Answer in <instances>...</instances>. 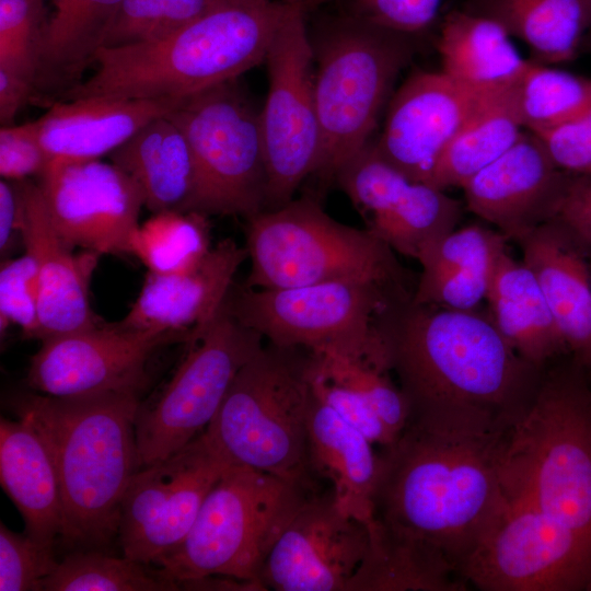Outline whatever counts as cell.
Listing matches in <instances>:
<instances>
[{
	"mask_svg": "<svg viewBox=\"0 0 591 591\" xmlns=\"http://www.w3.org/2000/svg\"><path fill=\"white\" fill-rule=\"evenodd\" d=\"M412 297L390 301L374 322L382 360L408 402V424L459 434L512 431L545 367L521 358L488 311L419 304Z\"/></svg>",
	"mask_w": 591,
	"mask_h": 591,
	"instance_id": "6da1fadb",
	"label": "cell"
},
{
	"mask_svg": "<svg viewBox=\"0 0 591 591\" xmlns=\"http://www.w3.org/2000/svg\"><path fill=\"white\" fill-rule=\"evenodd\" d=\"M510 433L459 434L407 424L379 454L376 525L442 555L460 576L509 505L503 460Z\"/></svg>",
	"mask_w": 591,
	"mask_h": 591,
	"instance_id": "7a4b0ae2",
	"label": "cell"
},
{
	"mask_svg": "<svg viewBox=\"0 0 591 591\" xmlns=\"http://www.w3.org/2000/svg\"><path fill=\"white\" fill-rule=\"evenodd\" d=\"M286 8V0H220L164 37L101 47L94 74L62 100L184 99L236 80L265 61Z\"/></svg>",
	"mask_w": 591,
	"mask_h": 591,
	"instance_id": "3957f363",
	"label": "cell"
},
{
	"mask_svg": "<svg viewBox=\"0 0 591 591\" xmlns=\"http://www.w3.org/2000/svg\"><path fill=\"white\" fill-rule=\"evenodd\" d=\"M139 393L58 397L26 394L13 403L47 443L59 478L67 543L107 545L118 533L121 498L138 470Z\"/></svg>",
	"mask_w": 591,
	"mask_h": 591,
	"instance_id": "277c9868",
	"label": "cell"
},
{
	"mask_svg": "<svg viewBox=\"0 0 591 591\" xmlns=\"http://www.w3.org/2000/svg\"><path fill=\"white\" fill-rule=\"evenodd\" d=\"M509 496L534 503L591 547V376L569 355L548 363L503 460Z\"/></svg>",
	"mask_w": 591,
	"mask_h": 591,
	"instance_id": "5b68a950",
	"label": "cell"
},
{
	"mask_svg": "<svg viewBox=\"0 0 591 591\" xmlns=\"http://www.w3.org/2000/svg\"><path fill=\"white\" fill-rule=\"evenodd\" d=\"M414 37L346 13L320 21L310 33L321 138L314 175L321 182L334 181L372 140L393 85L415 54Z\"/></svg>",
	"mask_w": 591,
	"mask_h": 591,
	"instance_id": "8992f818",
	"label": "cell"
},
{
	"mask_svg": "<svg viewBox=\"0 0 591 591\" xmlns=\"http://www.w3.org/2000/svg\"><path fill=\"white\" fill-rule=\"evenodd\" d=\"M251 269L245 286L277 289L360 281L414 294L417 280L367 228L344 224L311 197L291 199L246 219Z\"/></svg>",
	"mask_w": 591,
	"mask_h": 591,
	"instance_id": "52a82bcc",
	"label": "cell"
},
{
	"mask_svg": "<svg viewBox=\"0 0 591 591\" xmlns=\"http://www.w3.org/2000/svg\"><path fill=\"white\" fill-rule=\"evenodd\" d=\"M312 352L262 346L239 370L204 431L231 465L305 484Z\"/></svg>",
	"mask_w": 591,
	"mask_h": 591,
	"instance_id": "ba28073f",
	"label": "cell"
},
{
	"mask_svg": "<svg viewBox=\"0 0 591 591\" xmlns=\"http://www.w3.org/2000/svg\"><path fill=\"white\" fill-rule=\"evenodd\" d=\"M306 498L305 484L231 465L207 495L185 538L157 567L178 586L208 576L260 583L268 553Z\"/></svg>",
	"mask_w": 591,
	"mask_h": 591,
	"instance_id": "9c48e42d",
	"label": "cell"
},
{
	"mask_svg": "<svg viewBox=\"0 0 591 591\" xmlns=\"http://www.w3.org/2000/svg\"><path fill=\"white\" fill-rule=\"evenodd\" d=\"M236 81L184 97L167 113L184 132L194 158L192 212L247 219L266 209L260 109Z\"/></svg>",
	"mask_w": 591,
	"mask_h": 591,
	"instance_id": "30bf717a",
	"label": "cell"
},
{
	"mask_svg": "<svg viewBox=\"0 0 591 591\" xmlns=\"http://www.w3.org/2000/svg\"><path fill=\"white\" fill-rule=\"evenodd\" d=\"M403 297L410 296L360 281L277 289L233 285L224 306L275 346L369 359L375 349L376 315Z\"/></svg>",
	"mask_w": 591,
	"mask_h": 591,
	"instance_id": "8fae6325",
	"label": "cell"
},
{
	"mask_svg": "<svg viewBox=\"0 0 591 591\" xmlns=\"http://www.w3.org/2000/svg\"><path fill=\"white\" fill-rule=\"evenodd\" d=\"M185 344L169 382L139 404L138 470L164 460L207 429L239 370L263 346V337L223 304L208 328Z\"/></svg>",
	"mask_w": 591,
	"mask_h": 591,
	"instance_id": "7c38bea8",
	"label": "cell"
},
{
	"mask_svg": "<svg viewBox=\"0 0 591 591\" xmlns=\"http://www.w3.org/2000/svg\"><path fill=\"white\" fill-rule=\"evenodd\" d=\"M286 2L265 59L269 81L260 109L267 172L265 210L293 199L302 182L314 175L321 148L308 11L302 0Z\"/></svg>",
	"mask_w": 591,
	"mask_h": 591,
	"instance_id": "4fadbf2b",
	"label": "cell"
},
{
	"mask_svg": "<svg viewBox=\"0 0 591 591\" xmlns=\"http://www.w3.org/2000/svg\"><path fill=\"white\" fill-rule=\"evenodd\" d=\"M508 497L462 580L483 591H591V547L528 499Z\"/></svg>",
	"mask_w": 591,
	"mask_h": 591,
	"instance_id": "5bb4252c",
	"label": "cell"
},
{
	"mask_svg": "<svg viewBox=\"0 0 591 591\" xmlns=\"http://www.w3.org/2000/svg\"><path fill=\"white\" fill-rule=\"evenodd\" d=\"M230 466L202 432L164 460L137 470L119 507L123 555L157 566L185 538Z\"/></svg>",
	"mask_w": 591,
	"mask_h": 591,
	"instance_id": "9a60e30c",
	"label": "cell"
},
{
	"mask_svg": "<svg viewBox=\"0 0 591 591\" xmlns=\"http://www.w3.org/2000/svg\"><path fill=\"white\" fill-rule=\"evenodd\" d=\"M334 181L374 235L396 254L418 259L457 228L461 201L443 189L412 181L378 153L374 140L350 157Z\"/></svg>",
	"mask_w": 591,
	"mask_h": 591,
	"instance_id": "2e32d148",
	"label": "cell"
},
{
	"mask_svg": "<svg viewBox=\"0 0 591 591\" xmlns=\"http://www.w3.org/2000/svg\"><path fill=\"white\" fill-rule=\"evenodd\" d=\"M49 217L72 248L130 254L143 197L139 186L114 163L53 160L37 177Z\"/></svg>",
	"mask_w": 591,
	"mask_h": 591,
	"instance_id": "e0dca14e",
	"label": "cell"
},
{
	"mask_svg": "<svg viewBox=\"0 0 591 591\" xmlns=\"http://www.w3.org/2000/svg\"><path fill=\"white\" fill-rule=\"evenodd\" d=\"M173 340L179 338L118 323L51 336L32 357L27 383L37 393L58 397L139 393L151 355Z\"/></svg>",
	"mask_w": 591,
	"mask_h": 591,
	"instance_id": "ac0fdd59",
	"label": "cell"
},
{
	"mask_svg": "<svg viewBox=\"0 0 591 591\" xmlns=\"http://www.w3.org/2000/svg\"><path fill=\"white\" fill-rule=\"evenodd\" d=\"M369 531L329 497L306 498L268 553L259 581L275 591H346L369 549Z\"/></svg>",
	"mask_w": 591,
	"mask_h": 591,
	"instance_id": "d6986e66",
	"label": "cell"
},
{
	"mask_svg": "<svg viewBox=\"0 0 591 591\" xmlns=\"http://www.w3.org/2000/svg\"><path fill=\"white\" fill-rule=\"evenodd\" d=\"M487 93L442 71L414 73L391 99L383 131L374 140L378 153L409 179L428 184L438 160Z\"/></svg>",
	"mask_w": 591,
	"mask_h": 591,
	"instance_id": "ffe728a7",
	"label": "cell"
},
{
	"mask_svg": "<svg viewBox=\"0 0 591 591\" xmlns=\"http://www.w3.org/2000/svg\"><path fill=\"white\" fill-rule=\"evenodd\" d=\"M567 178L541 139L526 130L461 188L471 212L517 242L555 217Z\"/></svg>",
	"mask_w": 591,
	"mask_h": 591,
	"instance_id": "44dd1931",
	"label": "cell"
},
{
	"mask_svg": "<svg viewBox=\"0 0 591 591\" xmlns=\"http://www.w3.org/2000/svg\"><path fill=\"white\" fill-rule=\"evenodd\" d=\"M246 258L245 247L225 239L188 270L148 271L136 301L118 324L171 334L185 343L198 338L224 304L233 277Z\"/></svg>",
	"mask_w": 591,
	"mask_h": 591,
	"instance_id": "7402d4cb",
	"label": "cell"
},
{
	"mask_svg": "<svg viewBox=\"0 0 591 591\" xmlns=\"http://www.w3.org/2000/svg\"><path fill=\"white\" fill-rule=\"evenodd\" d=\"M24 225L22 243L37 266L39 294V340L97 326L89 287L97 253L74 254L58 234L36 183L19 181Z\"/></svg>",
	"mask_w": 591,
	"mask_h": 591,
	"instance_id": "603a6c76",
	"label": "cell"
},
{
	"mask_svg": "<svg viewBox=\"0 0 591 591\" xmlns=\"http://www.w3.org/2000/svg\"><path fill=\"white\" fill-rule=\"evenodd\" d=\"M568 355L591 375V245L553 218L517 241Z\"/></svg>",
	"mask_w": 591,
	"mask_h": 591,
	"instance_id": "cb8c5ba5",
	"label": "cell"
},
{
	"mask_svg": "<svg viewBox=\"0 0 591 591\" xmlns=\"http://www.w3.org/2000/svg\"><path fill=\"white\" fill-rule=\"evenodd\" d=\"M182 100L107 95L60 100L33 125L51 161L100 159Z\"/></svg>",
	"mask_w": 591,
	"mask_h": 591,
	"instance_id": "d4e9b609",
	"label": "cell"
},
{
	"mask_svg": "<svg viewBox=\"0 0 591 591\" xmlns=\"http://www.w3.org/2000/svg\"><path fill=\"white\" fill-rule=\"evenodd\" d=\"M508 241L498 230L478 224L454 229L417 259L422 269L412 300L451 310H477L486 301Z\"/></svg>",
	"mask_w": 591,
	"mask_h": 591,
	"instance_id": "484cf974",
	"label": "cell"
},
{
	"mask_svg": "<svg viewBox=\"0 0 591 591\" xmlns=\"http://www.w3.org/2000/svg\"><path fill=\"white\" fill-rule=\"evenodd\" d=\"M373 445L313 393L308 416L309 466L329 479L337 508L368 530L375 521L380 476V455Z\"/></svg>",
	"mask_w": 591,
	"mask_h": 591,
	"instance_id": "4316f807",
	"label": "cell"
},
{
	"mask_svg": "<svg viewBox=\"0 0 591 591\" xmlns=\"http://www.w3.org/2000/svg\"><path fill=\"white\" fill-rule=\"evenodd\" d=\"M0 484L25 522V533L51 546L63 525L59 478L50 450L24 417L0 421Z\"/></svg>",
	"mask_w": 591,
	"mask_h": 591,
	"instance_id": "83f0119b",
	"label": "cell"
},
{
	"mask_svg": "<svg viewBox=\"0 0 591 591\" xmlns=\"http://www.w3.org/2000/svg\"><path fill=\"white\" fill-rule=\"evenodd\" d=\"M108 155L139 186L152 213L190 210L194 158L184 132L167 114L149 121Z\"/></svg>",
	"mask_w": 591,
	"mask_h": 591,
	"instance_id": "f1b7e54d",
	"label": "cell"
},
{
	"mask_svg": "<svg viewBox=\"0 0 591 591\" xmlns=\"http://www.w3.org/2000/svg\"><path fill=\"white\" fill-rule=\"evenodd\" d=\"M486 302L501 336L528 362L544 368L568 355L535 276L508 248L498 259Z\"/></svg>",
	"mask_w": 591,
	"mask_h": 591,
	"instance_id": "f546056e",
	"label": "cell"
},
{
	"mask_svg": "<svg viewBox=\"0 0 591 591\" xmlns=\"http://www.w3.org/2000/svg\"><path fill=\"white\" fill-rule=\"evenodd\" d=\"M509 33L495 20L453 10L444 18L438 38L442 72L482 92L510 89L529 60L522 58Z\"/></svg>",
	"mask_w": 591,
	"mask_h": 591,
	"instance_id": "4dcf8cb0",
	"label": "cell"
},
{
	"mask_svg": "<svg viewBox=\"0 0 591 591\" xmlns=\"http://www.w3.org/2000/svg\"><path fill=\"white\" fill-rule=\"evenodd\" d=\"M123 0H53L38 48L36 89L62 90L80 83L94 63ZM35 89V90H36Z\"/></svg>",
	"mask_w": 591,
	"mask_h": 591,
	"instance_id": "1f68e13d",
	"label": "cell"
},
{
	"mask_svg": "<svg viewBox=\"0 0 591 591\" xmlns=\"http://www.w3.org/2000/svg\"><path fill=\"white\" fill-rule=\"evenodd\" d=\"M466 9L498 22L544 65L572 60L591 27L590 0H472Z\"/></svg>",
	"mask_w": 591,
	"mask_h": 591,
	"instance_id": "d6a6232c",
	"label": "cell"
},
{
	"mask_svg": "<svg viewBox=\"0 0 591 591\" xmlns=\"http://www.w3.org/2000/svg\"><path fill=\"white\" fill-rule=\"evenodd\" d=\"M514 86L480 100L438 160L429 185L443 190L462 187L515 143L523 126Z\"/></svg>",
	"mask_w": 591,
	"mask_h": 591,
	"instance_id": "836d02e7",
	"label": "cell"
},
{
	"mask_svg": "<svg viewBox=\"0 0 591 591\" xmlns=\"http://www.w3.org/2000/svg\"><path fill=\"white\" fill-rule=\"evenodd\" d=\"M369 549L346 591H464L467 583L442 555L394 537L375 523Z\"/></svg>",
	"mask_w": 591,
	"mask_h": 591,
	"instance_id": "e575fe53",
	"label": "cell"
},
{
	"mask_svg": "<svg viewBox=\"0 0 591 591\" xmlns=\"http://www.w3.org/2000/svg\"><path fill=\"white\" fill-rule=\"evenodd\" d=\"M514 94L523 128L540 134L591 107V79L529 60Z\"/></svg>",
	"mask_w": 591,
	"mask_h": 591,
	"instance_id": "d590c367",
	"label": "cell"
},
{
	"mask_svg": "<svg viewBox=\"0 0 591 591\" xmlns=\"http://www.w3.org/2000/svg\"><path fill=\"white\" fill-rule=\"evenodd\" d=\"M99 551L73 552L58 561L43 591H176L161 568Z\"/></svg>",
	"mask_w": 591,
	"mask_h": 591,
	"instance_id": "8d00e7d4",
	"label": "cell"
},
{
	"mask_svg": "<svg viewBox=\"0 0 591 591\" xmlns=\"http://www.w3.org/2000/svg\"><path fill=\"white\" fill-rule=\"evenodd\" d=\"M204 215L162 211L139 225L131 241L135 254L157 274H176L197 265L211 248Z\"/></svg>",
	"mask_w": 591,
	"mask_h": 591,
	"instance_id": "74e56055",
	"label": "cell"
},
{
	"mask_svg": "<svg viewBox=\"0 0 591 591\" xmlns=\"http://www.w3.org/2000/svg\"><path fill=\"white\" fill-rule=\"evenodd\" d=\"M312 355L318 372L358 395L396 438L401 436L408 424L410 409L399 386L391 381L387 370L367 358L337 352Z\"/></svg>",
	"mask_w": 591,
	"mask_h": 591,
	"instance_id": "f35d334b",
	"label": "cell"
},
{
	"mask_svg": "<svg viewBox=\"0 0 591 591\" xmlns=\"http://www.w3.org/2000/svg\"><path fill=\"white\" fill-rule=\"evenodd\" d=\"M220 0H123L102 47L150 42L198 18Z\"/></svg>",
	"mask_w": 591,
	"mask_h": 591,
	"instance_id": "ab89813d",
	"label": "cell"
},
{
	"mask_svg": "<svg viewBox=\"0 0 591 591\" xmlns=\"http://www.w3.org/2000/svg\"><path fill=\"white\" fill-rule=\"evenodd\" d=\"M46 0H0V66L37 77ZM36 89V88H35Z\"/></svg>",
	"mask_w": 591,
	"mask_h": 591,
	"instance_id": "60d3db41",
	"label": "cell"
},
{
	"mask_svg": "<svg viewBox=\"0 0 591 591\" xmlns=\"http://www.w3.org/2000/svg\"><path fill=\"white\" fill-rule=\"evenodd\" d=\"M20 327L26 338L39 339L37 266L31 254L2 262L0 269V327Z\"/></svg>",
	"mask_w": 591,
	"mask_h": 591,
	"instance_id": "b9f144b4",
	"label": "cell"
},
{
	"mask_svg": "<svg viewBox=\"0 0 591 591\" xmlns=\"http://www.w3.org/2000/svg\"><path fill=\"white\" fill-rule=\"evenodd\" d=\"M58 565L53 547L0 524V591H43Z\"/></svg>",
	"mask_w": 591,
	"mask_h": 591,
	"instance_id": "7bdbcfd3",
	"label": "cell"
},
{
	"mask_svg": "<svg viewBox=\"0 0 591 591\" xmlns=\"http://www.w3.org/2000/svg\"><path fill=\"white\" fill-rule=\"evenodd\" d=\"M311 383L314 395L362 433L372 444L384 448L397 440L379 416L358 395L316 370L313 355Z\"/></svg>",
	"mask_w": 591,
	"mask_h": 591,
	"instance_id": "ee69618b",
	"label": "cell"
},
{
	"mask_svg": "<svg viewBox=\"0 0 591 591\" xmlns=\"http://www.w3.org/2000/svg\"><path fill=\"white\" fill-rule=\"evenodd\" d=\"M442 0H347L346 14L416 36L436 20Z\"/></svg>",
	"mask_w": 591,
	"mask_h": 591,
	"instance_id": "f6af8a7d",
	"label": "cell"
},
{
	"mask_svg": "<svg viewBox=\"0 0 591 591\" xmlns=\"http://www.w3.org/2000/svg\"><path fill=\"white\" fill-rule=\"evenodd\" d=\"M51 159L44 148L33 121L0 129V174L9 181L40 176Z\"/></svg>",
	"mask_w": 591,
	"mask_h": 591,
	"instance_id": "bcb514c9",
	"label": "cell"
},
{
	"mask_svg": "<svg viewBox=\"0 0 591 591\" xmlns=\"http://www.w3.org/2000/svg\"><path fill=\"white\" fill-rule=\"evenodd\" d=\"M534 135L561 171L591 175V107L563 125Z\"/></svg>",
	"mask_w": 591,
	"mask_h": 591,
	"instance_id": "7dc6e473",
	"label": "cell"
},
{
	"mask_svg": "<svg viewBox=\"0 0 591 591\" xmlns=\"http://www.w3.org/2000/svg\"><path fill=\"white\" fill-rule=\"evenodd\" d=\"M554 218L591 245V175L568 173Z\"/></svg>",
	"mask_w": 591,
	"mask_h": 591,
	"instance_id": "c3c4849f",
	"label": "cell"
},
{
	"mask_svg": "<svg viewBox=\"0 0 591 591\" xmlns=\"http://www.w3.org/2000/svg\"><path fill=\"white\" fill-rule=\"evenodd\" d=\"M24 205L19 181L0 182V252L7 254L22 241Z\"/></svg>",
	"mask_w": 591,
	"mask_h": 591,
	"instance_id": "681fc988",
	"label": "cell"
},
{
	"mask_svg": "<svg viewBox=\"0 0 591 591\" xmlns=\"http://www.w3.org/2000/svg\"><path fill=\"white\" fill-rule=\"evenodd\" d=\"M36 88L35 78L18 69L0 66V121L12 125L21 107Z\"/></svg>",
	"mask_w": 591,
	"mask_h": 591,
	"instance_id": "f907efd6",
	"label": "cell"
},
{
	"mask_svg": "<svg viewBox=\"0 0 591 591\" xmlns=\"http://www.w3.org/2000/svg\"><path fill=\"white\" fill-rule=\"evenodd\" d=\"M181 590L207 591H266V588L256 581L240 580L227 576H208L179 584Z\"/></svg>",
	"mask_w": 591,
	"mask_h": 591,
	"instance_id": "816d5d0a",
	"label": "cell"
},
{
	"mask_svg": "<svg viewBox=\"0 0 591 591\" xmlns=\"http://www.w3.org/2000/svg\"><path fill=\"white\" fill-rule=\"evenodd\" d=\"M327 1H329V0H302L306 11H309L311 9H314V8H317V7H320L321 4H324Z\"/></svg>",
	"mask_w": 591,
	"mask_h": 591,
	"instance_id": "f5cc1de1",
	"label": "cell"
},
{
	"mask_svg": "<svg viewBox=\"0 0 591 591\" xmlns=\"http://www.w3.org/2000/svg\"><path fill=\"white\" fill-rule=\"evenodd\" d=\"M588 42H589V46L591 48V27H590L589 33H588Z\"/></svg>",
	"mask_w": 591,
	"mask_h": 591,
	"instance_id": "db71d44e",
	"label": "cell"
},
{
	"mask_svg": "<svg viewBox=\"0 0 591 591\" xmlns=\"http://www.w3.org/2000/svg\"><path fill=\"white\" fill-rule=\"evenodd\" d=\"M591 1V0H590Z\"/></svg>",
	"mask_w": 591,
	"mask_h": 591,
	"instance_id": "11a10c76",
	"label": "cell"
}]
</instances>
